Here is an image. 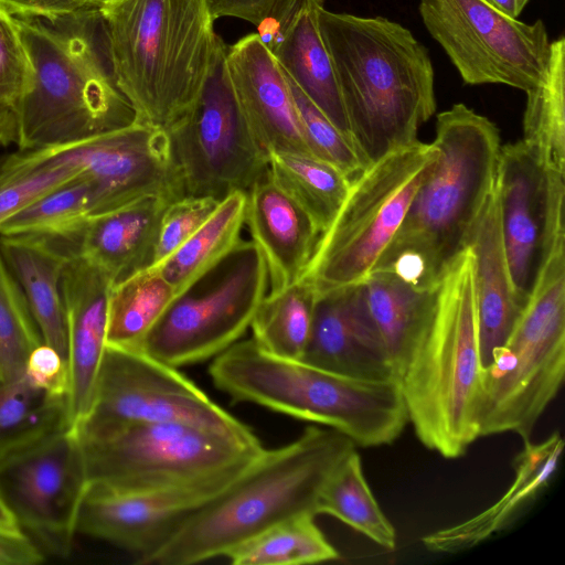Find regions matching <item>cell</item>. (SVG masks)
I'll use <instances>...</instances> for the list:
<instances>
[{
	"instance_id": "1",
	"label": "cell",
	"mask_w": 565,
	"mask_h": 565,
	"mask_svg": "<svg viewBox=\"0 0 565 565\" xmlns=\"http://www.w3.org/2000/svg\"><path fill=\"white\" fill-rule=\"evenodd\" d=\"M14 19L32 71L15 104L20 151L81 142L137 121L117 83L99 7Z\"/></svg>"
},
{
	"instance_id": "2",
	"label": "cell",
	"mask_w": 565,
	"mask_h": 565,
	"mask_svg": "<svg viewBox=\"0 0 565 565\" xmlns=\"http://www.w3.org/2000/svg\"><path fill=\"white\" fill-rule=\"evenodd\" d=\"M351 137L369 166L417 140L436 110L428 50L384 17L319 10Z\"/></svg>"
},
{
	"instance_id": "3",
	"label": "cell",
	"mask_w": 565,
	"mask_h": 565,
	"mask_svg": "<svg viewBox=\"0 0 565 565\" xmlns=\"http://www.w3.org/2000/svg\"><path fill=\"white\" fill-rule=\"evenodd\" d=\"M434 143L438 161L374 268L420 290L435 287L468 247L495 189L502 147L495 124L461 103L437 116Z\"/></svg>"
},
{
	"instance_id": "4",
	"label": "cell",
	"mask_w": 565,
	"mask_h": 565,
	"mask_svg": "<svg viewBox=\"0 0 565 565\" xmlns=\"http://www.w3.org/2000/svg\"><path fill=\"white\" fill-rule=\"evenodd\" d=\"M482 372L475 257L468 246L438 280L398 379L408 423L429 450L455 459L480 437Z\"/></svg>"
},
{
	"instance_id": "5",
	"label": "cell",
	"mask_w": 565,
	"mask_h": 565,
	"mask_svg": "<svg viewBox=\"0 0 565 565\" xmlns=\"http://www.w3.org/2000/svg\"><path fill=\"white\" fill-rule=\"evenodd\" d=\"M355 447L338 430L311 425L287 445L264 448L145 565H191L226 556L279 522L301 514L316 516L323 486Z\"/></svg>"
},
{
	"instance_id": "6",
	"label": "cell",
	"mask_w": 565,
	"mask_h": 565,
	"mask_svg": "<svg viewBox=\"0 0 565 565\" xmlns=\"http://www.w3.org/2000/svg\"><path fill=\"white\" fill-rule=\"evenodd\" d=\"M210 377L235 403H253L338 430L355 446L390 445L408 423L399 380H370L274 356L253 339L212 360Z\"/></svg>"
},
{
	"instance_id": "7",
	"label": "cell",
	"mask_w": 565,
	"mask_h": 565,
	"mask_svg": "<svg viewBox=\"0 0 565 565\" xmlns=\"http://www.w3.org/2000/svg\"><path fill=\"white\" fill-rule=\"evenodd\" d=\"M99 10L137 121L167 131L196 99L212 62L218 36L207 0H114Z\"/></svg>"
},
{
	"instance_id": "8",
	"label": "cell",
	"mask_w": 565,
	"mask_h": 565,
	"mask_svg": "<svg viewBox=\"0 0 565 565\" xmlns=\"http://www.w3.org/2000/svg\"><path fill=\"white\" fill-rule=\"evenodd\" d=\"M87 484L117 491L224 488L264 450L200 427L127 425L79 438Z\"/></svg>"
},
{
	"instance_id": "9",
	"label": "cell",
	"mask_w": 565,
	"mask_h": 565,
	"mask_svg": "<svg viewBox=\"0 0 565 565\" xmlns=\"http://www.w3.org/2000/svg\"><path fill=\"white\" fill-rule=\"evenodd\" d=\"M439 158L434 142L397 149L358 173L302 277L317 295L362 284L399 230Z\"/></svg>"
},
{
	"instance_id": "10",
	"label": "cell",
	"mask_w": 565,
	"mask_h": 565,
	"mask_svg": "<svg viewBox=\"0 0 565 565\" xmlns=\"http://www.w3.org/2000/svg\"><path fill=\"white\" fill-rule=\"evenodd\" d=\"M504 345L514 365L507 376L482 386L479 433H513L526 443L564 381L565 238L547 254Z\"/></svg>"
},
{
	"instance_id": "11",
	"label": "cell",
	"mask_w": 565,
	"mask_h": 565,
	"mask_svg": "<svg viewBox=\"0 0 565 565\" xmlns=\"http://www.w3.org/2000/svg\"><path fill=\"white\" fill-rule=\"evenodd\" d=\"M268 292V270L253 241L174 296L140 351L177 369L214 359L250 327Z\"/></svg>"
},
{
	"instance_id": "12",
	"label": "cell",
	"mask_w": 565,
	"mask_h": 565,
	"mask_svg": "<svg viewBox=\"0 0 565 565\" xmlns=\"http://www.w3.org/2000/svg\"><path fill=\"white\" fill-rule=\"evenodd\" d=\"M167 134L185 196L222 201L267 174L268 156L241 113L220 38L196 99Z\"/></svg>"
},
{
	"instance_id": "13",
	"label": "cell",
	"mask_w": 565,
	"mask_h": 565,
	"mask_svg": "<svg viewBox=\"0 0 565 565\" xmlns=\"http://www.w3.org/2000/svg\"><path fill=\"white\" fill-rule=\"evenodd\" d=\"M141 423L184 424L260 443L177 367L142 351L106 347L94 402L77 435L87 438Z\"/></svg>"
},
{
	"instance_id": "14",
	"label": "cell",
	"mask_w": 565,
	"mask_h": 565,
	"mask_svg": "<svg viewBox=\"0 0 565 565\" xmlns=\"http://www.w3.org/2000/svg\"><path fill=\"white\" fill-rule=\"evenodd\" d=\"M419 13L463 83L526 92L541 81L551 50L542 20L524 23L484 0H420Z\"/></svg>"
},
{
	"instance_id": "15",
	"label": "cell",
	"mask_w": 565,
	"mask_h": 565,
	"mask_svg": "<svg viewBox=\"0 0 565 565\" xmlns=\"http://www.w3.org/2000/svg\"><path fill=\"white\" fill-rule=\"evenodd\" d=\"M86 487L79 437L66 428L0 456V497L43 553H71Z\"/></svg>"
},
{
	"instance_id": "16",
	"label": "cell",
	"mask_w": 565,
	"mask_h": 565,
	"mask_svg": "<svg viewBox=\"0 0 565 565\" xmlns=\"http://www.w3.org/2000/svg\"><path fill=\"white\" fill-rule=\"evenodd\" d=\"M565 175L543 167L524 142L501 147L495 191L514 289L526 303L545 258L565 237Z\"/></svg>"
},
{
	"instance_id": "17",
	"label": "cell",
	"mask_w": 565,
	"mask_h": 565,
	"mask_svg": "<svg viewBox=\"0 0 565 565\" xmlns=\"http://www.w3.org/2000/svg\"><path fill=\"white\" fill-rule=\"evenodd\" d=\"M75 162L90 193L92 216L145 196H185L166 130L143 122L55 147Z\"/></svg>"
},
{
	"instance_id": "18",
	"label": "cell",
	"mask_w": 565,
	"mask_h": 565,
	"mask_svg": "<svg viewBox=\"0 0 565 565\" xmlns=\"http://www.w3.org/2000/svg\"><path fill=\"white\" fill-rule=\"evenodd\" d=\"M226 487L117 491L87 484L76 534L111 543L145 565L200 507Z\"/></svg>"
},
{
	"instance_id": "19",
	"label": "cell",
	"mask_w": 565,
	"mask_h": 565,
	"mask_svg": "<svg viewBox=\"0 0 565 565\" xmlns=\"http://www.w3.org/2000/svg\"><path fill=\"white\" fill-rule=\"evenodd\" d=\"M226 64L238 107L258 147L267 156H312L287 76L260 36L252 33L226 46Z\"/></svg>"
},
{
	"instance_id": "20",
	"label": "cell",
	"mask_w": 565,
	"mask_h": 565,
	"mask_svg": "<svg viewBox=\"0 0 565 565\" xmlns=\"http://www.w3.org/2000/svg\"><path fill=\"white\" fill-rule=\"evenodd\" d=\"M113 280L73 248L62 281L67 330L66 427L77 435L90 412L106 351L108 294Z\"/></svg>"
},
{
	"instance_id": "21",
	"label": "cell",
	"mask_w": 565,
	"mask_h": 565,
	"mask_svg": "<svg viewBox=\"0 0 565 565\" xmlns=\"http://www.w3.org/2000/svg\"><path fill=\"white\" fill-rule=\"evenodd\" d=\"M301 360L355 377L397 379L366 308L362 284L317 295Z\"/></svg>"
},
{
	"instance_id": "22",
	"label": "cell",
	"mask_w": 565,
	"mask_h": 565,
	"mask_svg": "<svg viewBox=\"0 0 565 565\" xmlns=\"http://www.w3.org/2000/svg\"><path fill=\"white\" fill-rule=\"evenodd\" d=\"M245 225L266 260L267 295L282 291L303 276L322 235L269 171L246 192Z\"/></svg>"
},
{
	"instance_id": "23",
	"label": "cell",
	"mask_w": 565,
	"mask_h": 565,
	"mask_svg": "<svg viewBox=\"0 0 565 565\" xmlns=\"http://www.w3.org/2000/svg\"><path fill=\"white\" fill-rule=\"evenodd\" d=\"M322 6V0H296L267 46L290 81L353 143L332 61L319 28Z\"/></svg>"
},
{
	"instance_id": "24",
	"label": "cell",
	"mask_w": 565,
	"mask_h": 565,
	"mask_svg": "<svg viewBox=\"0 0 565 565\" xmlns=\"http://www.w3.org/2000/svg\"><path fill=\"white\" fill-rule=\"evenodd\" d=\"M74 244L36 235H0L1 253L19 282L42 340L67 362L62 281ZM68 364V363H67Z\"/></svg>"
},
{
	"instance_id": "25",
	"label": "cell",
	"mask_w": 565,
	"mask_h": 565,
	"mask_svg": "<svg viewBox=\"0 0 565 565\" xmlns=\"http://www.w3.org/2000/svg\"><path fill=\"white\" fill-rule=\"evenodd\" d=\"M468 246L475 257L479 343L484 367L492 351L507 342L525 306L512 282L495 189L471 233Z\"/></svg>"
},
{
	"instance_id": "26",
	"label": "cell",
	"mask_w": 565,
	"mask_h": 565,
	"mask_svg": "<svg viewBox=\"0 0 565 565\" xmlns=\"http://www.w3.org/2000/svg\"><path fill=\"white\" fill-rule=\"evenodd\" d=\"M563 449L564 440L557 431L542 443H524L514 462V481L504 495L471 519L425 535L426 548L437 553L463 551L508 526L547 487Z\"/></svg>"
},
{
	"instance_id": "27",
	"label": "cell",
	"mask_w": 565,
	"mask_h": 565,
	"mask_svg": "<svg viewBox=\"0 0 565 565\" xmlns=\"http://www.w3.org/2000/svg\"><path fill=\"white\" fill-rule=\"evenodd\" d=\"M169 203L160 196H145L90 216L75 244L76 252L106 273L113 284L148 268Z\"/></svg>"
},
{
	"instance_id": "28",
	"label": "cell",
	"mask_w": 565,
	"mask_h": 565,
	"mask_svg": "<svg viewBox=\"0 0 565 565\" xmlns=\"http://www.w3.org/2000/svg\"><path fill=\"white\" fill-rule=\"evenodd\" d=\"M435 287L416 289L385 270H374L362 282L366 308L397 379L428 318Z\"/></svg>"
},
{
	"instance_id": "29",
	"label": "cell",
	"mask_w": 565,
	"mask_h": 565,
	"mask_svg": "<svg viewBox=\"0 0 565 565\" xmlns=\"http://www.w3.org/2000/svg\"><path fill=\"white\" fill-rule=\"evenodd\" d=\"M523 139L546 169L565 175V39L551 42L545 72L525 92Z\"/></svg>"
},
{
	"instance_id": "30",
	"label": "cell",
	"mask_w": 565,
	"mask_h": 565,
	"mask_svg": "<svg viewBox=\"0 0 565 565\" xmlns=\"http://www.w3.org/2000/svg\"><path fill=\"white\" fill-rule=\"evenodd\" d=\"M246 192L225 196L205 223L157 267L175 295L217 265L242 241Z\"/></svg>"
},
{
	"instance_id": "31",
	"label": "cell",
	"mask_w": 565,
	"mask_h": 565,
	"mask_svg": "<svg viewBox=\"0 0 565 565\" xmlns=\"http://www.w3.org/2000/svg\"><path fill=\"white\" fill-rule=\"evenodd\" d=\"M175 291L157 268L114 282L108 294L106 347L140 351Z\"/></svg>"
},
{
	"instance_id": "32",
	"label": "cell",
	"mask_w": 565,
	"mask_h": 565,
	"mask_svg": "<svg viewBox=\"0 0 565 565\" xmlns=\"http://www.w3.org/2000/svg\"><path fill=\"white\" fill-rule=\"evenodd\" d=\"M274 182L295 200L323 233L341 207L351 180L337 167L312 156L269 152Z\"/></svg>"
},
{
	"instance_id": "33",
	"label": "cell",
	"mask_w": 565,
	"mask_h": 565,
	"mask_svg": "<svg viewBox=\"0 0 565 565\" xmlns=\"http://www.w3.org/2000/svg\"><path fill=\"white\" fill-rule=\"evenodd\" d=\"M317 299L305 277L259 303L250 329L254 342L274 356L301 360L307 349Z\"/></svg>"
},
{
	"instance_id": "34",
	"label": "cell",
	"mask_w": 565,
	"mask_h": 565,
	"mask_svg": "<svg viewBox=\"0 0 565 565\" xmlns=\"http://www.w3.org/2000/svg\"><path fill=\"white\" fill-rule=\"evenodd\" d=\"M317 514L331 515L385 550L396 546V532L375 500L360 455L351 451L323 486Z\"/></svg>"
},
{
	"instance_id": "35",
	"label": "cell",
	"mask_w": 565,
	"mask_h": 565,
	"mask_svg": "<svg viewBox=\"0 0 565 565\" xmlns=\"http://www.w3.org/2000/svg\"><path fill=\"white\" fill-rule=\"evenodd\" d=\"M67 398L33 385L23 375L0 382V456L66 428Z\"/></svg>"
},
{
	"instance_id": "36",
	"label": "cell",
	"mask_w": 565,
	"mask_h": 565,
	"mask_svg": "<svg viewBox=\"0 0 565 565\" xmlns=\"http://www.w3.org/2000/svg\"><path fill=\"white\" fill-rule=\"evenodd\" d=\"M233 565H303L334 561L339 553L315 522L301 514L279 522L225 556Z\"/></svg>"
},
{
	"instance_id": "37",
	"label": "cell",
	"mask_w": 565,
	"mask_h": 565,
	"mask_svg": "<svg viewBox=\"0 0 565 565\" xmlns=\"http://www.w3.org/2000/svg\"><path fill=\"white\" fill-rule=\"evenodd\" d=\"M90 212V193L78 174L45 193L0 226V235H36L76 244Z\"/></svg>"
},
{
	"instance_id": "38",
	"label": "cell",
	"mask_w": 565,
	"mask_h": 565,
	"mask_svg": "<svg viewBox=\"0 0 565 565\" xmlns=\"http://www.w3.org/2000/svg\"><path fill=\"white\" fill-rule=\"evenodd\" d=\"M81 173L57 148L20 151L0 163V226Z\"/></svg>"
},
{
	"instance_id": "39",
	"label": "cell",
	"mask_w": 565,
	"mask_h": 565,
	"mask_svg": "<svg viewBox=\"0 0 565 565\" xmlns=\"http://www.w3.org/2000/svg\"><path fill=\"white\" fill-rule=\"evenodd\" d=\"M41 343L25 296L0 249V382L22 377L30 353Z\"/></svg>"
},
{
	"instance_id": "40",
	"label": "cell",
	"mask_w": 565,
	"mask_h": 565,
	"mask_svg": "<svg viewBox=\"0 0 565 565\" xmlns=\"http://www.w3.org/2000/svg\"><path fill=\"white\" fill-rule=\"evenodd\" d=\"M287 79L297 107L305 140L311 154L337 167L350 179H353L367 164L352 141L331 122L288 76Z\"/></svg>"
},
{
	"instance_id": "41",
	"label": "cell",
	"mask_w": 565,
	"mask_h": 565,
	"mask_svg": "<svg viewBox=\"0 0 565 565\" xmlns=\"http://www.w3.org/2000/svg\"><path fill=\"white\" fill-rule=\"evenodd\" d=\"M220 202L211 196H183L170 202L161 215L148 268L169 258L205 223Z\"/></svg>"
},
{
	"instance_id": "42",
	"label": "cell",
	"mask_w": 565,
	"mask_h": 565,
	"mask_svg": "<svg viewBox=\"0 0 565 565\" xmlns=\"http://www.w3.org/2000/svg\"><path fill=\"white\" fill-rule=\"evenodd\" d=\"M31 65L14 17L0 8V103L17 104L31 82Z\"/></svg>"
},
{
	"instance_id": "43",
	"label": "cell",
	"mask_w": 565,
	"mask_h": 565,
	"mask_svg": "<svg viewBox=\"0 0 565 565\" xmlns=\"http://www.w3.org/2000/svg\"><path fill=\"white\" fill-rule=\"evenodd\" d=\"M212 18L234 17L257 28V34L269 44L278 34L296 0H207Z\"/></svg>"
},
{
	"instance_id": "44",
	"label": "cell",
	"mask_w": 565,
	"mask_h": 565,
	"mask_svg": "<svg viewBox=\"0 0 565 565\" xmlns=\"http://www.w3.org/2000/svg\"><path fill=\"white\" fill-rule=\"evenodd\" d=\"M24 375L36 387L67 397L68 364L54 348L44 342L30 353Z\"/></svg>"
},
{
	"instance_id": "45",
	"label": "cell",
	"mask_w": 565,
	"mask_h": 565,
	"mask_svg": "<svg viewBox=\"0 0 565 565\" xmlns=\"http://www.w3.org/2000/svg\"><path fill=\"white\" fill-rule=\"evenodd\" d=\"M90 6L89 0H0V8L14 18H54Z\"/></svg>"
},
{
	"instance_id": "46",
	"label": "cell",
	"mask_w": 565,
	"mask_h": 565,
	"mask_svg": "<svg viewBox=\"0 0 565 565\" xmlns=\"http://www.w3.org/2000/svg\"><path fill=\"white\" fill-rule=\"evenodd\" d=\"M18 114L14 105L0 103V147L17 143Z\"/></svg>"
},
{
	"instance_id": "47",
	"label": "cell",
	"mask_w": 565,
	"mask_h": 565,
	"mask_svg": "<svg viewBox=\"0 0 565 565\" xmlns=\"http://www.w3.org/2000/svg\"><path fill=\"white\" fill-rule=\"evenodd\" d=\"M502 13L518 19L530 0H484Z\"/></svg>"
},
{
	"instance_id": "48",
	"label": "cell",
	"mask_w": 565,
	"mask_h": 565,
	"mask_svg": "<svg viewBox=\"0 0 565 565\" xmlns=\"http://www.w3.org/2000/svg\"><path fill=\"white\" fill-rule=\"evenodd\" d=\"M0 532L4 533H24L17 519L12 514V512L9 510V508L6 505L4 501L0 497Z\"/></svg>"
},
{
	"instance_id": "49",
	"label": "cell",
	"mask_w": 565,
	"mask_h": 565,
	"mask_svg": "<svg viewBox=\"0 0 565 565\" xmlns=\"http://www.w3.org/2000/svg\"><path fill=\"white\" fill-rule=\"evenodd\" d=\"M94 6L100 7L114 0H89Z\"/></svg>"
}]
</instances>
